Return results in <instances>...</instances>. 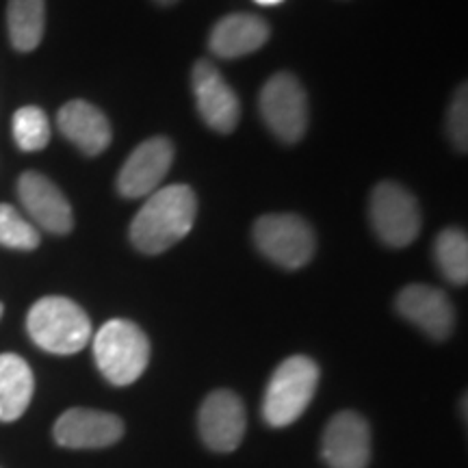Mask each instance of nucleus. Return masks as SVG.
Segmentation results:
<instances>
[{
    "label": "nucleus",
    "instance_id": "obj_1",
    "mask_svg": "<svg viewBox=\"0 0 468 468\" xmlns=\"http://www.w3.org/2000/svg\"><path fill=\"white\" fill-rule=\"evenodd\" d=\"M197 200L189 185H169L148 196L131 224V241L144 254H161L189 234Z\"/></svg>",
    "mask_w": 468,
    "mask_h": 468
},
{
    "label": "nucleus",
    "instance_id": "obj_2",
    "mask_svg": "<svg viewBox=\"0 0 468 468\" xmlns=\"http://www.w3.org/2000/svg\"><path fill=\"white\" fill-rule=\"evenodd\" d=\"M27 330L33 343L50 354H76L91 341V321L79 303L68 297H44L28 310Z\"/></svg>",
    "mask_w": 468,
    "mask_h": 468
},
{
    "label": "nucleus",
    "instance_id": "obj_3",
    "mask_svg": "<svg viewBox=\"0 0 468 468\" xmlns=\"http://www.w3.org/2000/svg\"><path fill=\"white\" fill-rule=\"evenodd\" d=\"M93 358L111 384L128 386L148 368L150 341L133 321H107L93 336Z\"/></svg>",
    "mask_w": 468,
    "mask_h": 468
},
{
    "label": "nucleus",
    "instance_id": "obj_4",
    "mask_svg": "<svg viewBox=\"0 0 468 468\" xmlns=\"http://www.w3.org/2000/svg\"><path fill=\"white\" fill-rule=\"evenodd\" d=\"M319 386V367L308 356H292L276 368L269 379L262 417L271 427L295 423L306 412Z\"/></svg>",
    "mask_w": 468,
    "mask_h": 468
},
{
    "label": "nucleus",
    "instance_id": "obj_5",
    "mask_svg": "<svg viewBox=\"0 0 468 468\" xmlns=\"http://www.w3.org/2000/svg\"><path fill=\"white\" fill-rule=\"evenodd\" d=\"M254 241L259 250L284 269H300L317 250L313 228L297 215H265L256 221Z\"/></svg>",
    "mask_w": 468,
    "mask_h": 468
},
{
    "label": "nucleus",
    "instance_id": "obj_6",
    "mask_svg": "<svg viewBox=\"0 0 468 468\" xmlns=\"http://www.w3.org/2000/svg\"><path fill=\"white\" fill-rule=\"evenodd\" d=\"M371 226L390 248H406L420 232L417 197L397 183H379L371 193Z\"/></svg>",
    "mask_w": 468,
    "mask_h": 468
},
{
    "label": "nucleus",
    "instance_id": "obj_7",
    "mask_svg": "<svg viewBox=\"0 0 468 468\" xmlns=\"http://www.w3.org/2000/svg\"><path fill=\"white\" fill-rule=\"evenodd\" d=\"M261 113L271 133L286 144L300 142L308 128V98L292 74H276L261 91Z\"/></svg>",
    "mask_w": 468,
    "mask_h": 468
},
{
    "label": "nucleus",
    "instance_id": "obj_8",
    "mask_svg": "<svg viewBox=\"0 0 468 468\" xmlns=\"http://www.w3.org/2000/svg\"><path fill=\"white\" fill-rule=\"evenodd\" d=\"M174 161V145L165 137H152L137 145L117 176V191L128 200L148 197L159 189Z\"/></svg>",
    "mask_w": 468,
    "mask_h": 468
},
{
    "label": "nucleus",
    "instance_id": "obj_9",
    "mask_svg": "<svg viewBox=\"0 0 468 468\" xmlns=\"http://www.w3.org/2000/svg\"><path fill=\"white\" fill-rule=\"evenodd\" d=\"M200 436L208 449L219 453H230L239 449L245 427H248V414L241 397L232 390H215L204 399L200 414H197Z\"/></svg>",
    "mask_w": 468,
    "mask_h": 468
},
{
    "label": "nucleus",
    "instance_id": "obj_10",
    "mask_svg": "<svg viewBox=\"0 0 468 468\" xmlns=\"http://www.w3.org/2000/svg\"><path fill=\"white\" fill-rule=\"evenodd\" d=\"M191 80L202 120L218 133L234 131L241 117V104L219 69L208 61H197Z\"/></svg>",
    "mask_w": 468,
    "mask_h": 468
},
{
    "label": "nucleus",
    "instance_id": "obj_11",
    "mask_svg": "<svg viewBox=\"0 0 468 468\" xmlns=\"http://www.w3.org/2000/svg\"><path fill=\"white\" fill-rule=\"evenodd\" d=\"M321 453L330 468H367L371 460V430L358 412H338L325 427Z\"/></svg>",
    "mask_w": 468,
    "mask_h": 468
},
{
    "label": "nucleus",
    "instance_id": "obj_12",
    "mask_svg": "<svg viewBox=\"0 0 468 468\" xmlns=\"http://www.w3.org/2000/svg\"><path fill=\"white\" fill-rule=\"evenodd\" d=\"M52 434L57 444L66 449H102L124 436V423L102 410L72 408L57 419Z\"/></svg>",
    "mask_w": 468,
    "mask_h": 468
},
{
    "label": "nucleus",
    "instance_id": "obj_13",
    "mask_svg": "<svg viewBox=\"0 0 468 468\" xmlns=\"http://www.w3.org/2000/svg\"><path fill=\"white\" fill-rule=\"evenodd\" d=\"M17 196L22 207L46 232L68 234L74 226L72 207L61 189L37 172H27L17 180Z\"/></svg>",
    "mask_w": 468,
    "mask_h": 468
},
{
    "label": "nucleus",
    "instance_id": "obj_14",
    "mask_svg": "<svg viewBox=\"0 0 468 468\" xmlns=\"http://www.w3.org/2000/svg\"><path fill=\"white\" fill-rule=\"evenodd\" d=\"M397 310L434 341H444L455 327L453 303L442 291L425 284H410L397 295Z\"/></svg>",
    "mask_w": 468,
    "mask_h": 468
},
{
    "label": "nucleus",
    "instance_id": "obj_15",
    "mask_svg": "<svg viewBox=\"0 0 468 468\" xmlns=\"http://www.w3.org/2000/svg\"><path fill=\"white\" fill-rule=\"evenodd\" d=\"M58 131L85 154L96 156L109 148L111 126L101 109L85 101H72L58 111Z\"/></svg>",
    "mask_w": 468,
    "mask_h": 468
},
{
    "label": "nucleus",
    "instance_id": "obj_16",
    "mask_svg": "<svg viewBox=\"0 0 468 468\" xmlns=\"http://www.w3.org/2000/svg\"><path fill=\"white\" fill-rule=\"evenodd\" d=\"M269 35H271V28L262 17L251 14H232L215 25L208 46L221 58H237L262 48Z\"/></svg>",
    "mask_w": 468,
    "mask_h": 468
},
{
    "label": "nucleus",
    "instance_id": "obj_17",
    "mask_svg": "<svg viewBox=\"0 0 468 468\" xmlns=\"http://www.w3.org/2000/svg\"><path fill=\"white\" fill-rule=\"evenodd\" d=\"M35 379L31 367L16 354H0V420L9 423L27 412L33 399Z\"/></svg>",
    "mask_w": 468,
    "mask_h": 468
},
{
    "label": "nucleus",
    "instance_id": "obj_18",
    "mask_svg": "<svg viewBox=\"0 0 468 468\" xmlns=\"http://www.w3.org/2000/svg\"><path fill=\"white\" fill-rule=\"evenodd\" d=\"M9 39L16 50L31 52L39 46L46 28L44 0H9L7 3Z\"/></svg>",
    "mask_w": 468,
    "mask_h": 468
},
{
    "label": "nucleus",
    "instance_id": "obj_19",
    "mask_svg": "<svg viewBox=\"0 0 468 468\" xmlns=\"http://www.w3.org/2000/svg\"><path fill=\"white\" fill-rule=\"evenodd\" d=\"M436 262L442 276L453 284H466L468 280V241L458 228H447L436 239Z\"/></svg>",
    "mask_w": 468,
    "mask_h": 468
},
{
    "label": "nucleus",
    "instance_id": "obj_20",
    "mask_svg": "<svg viewBox=\"0 0 468 468\" xmlns=\"http://www.w3.org/2000/svg\"><path fill=\"white\" fill-rule=\"evenodd\" d=\"M14 139L25 152L44 150L50 142V122L39 107H22L14 115Z\"/></svg>",
    "mask_w": 468,
    "mask_h": 468
},
{
    "label": "nucleus",
    "instance_id": "obj_21",
    "mask_svg": "<svg viewBox=\"0 0 468 468\" xmlns=\"http://www.w3.org/2000/svg\"><path fill=\"white\" fill-rule=\"evenodd\" d=\"M0 245L22 251L35 250L39 245L37 228L22 218L11 204H0Z\"/></svg>",
    "mask_w": 468,
    "mask_h": 468
},
{
    "label": "nucleus",
    "instance_id": "obj_22",
    "mask_svg": "<svg viewBox=\"0 0 468 468\" xmlns=\"http://www.w3.org/2000/svg\"><path fill=\"white\" fill-rule=\"evenodd\" d=\"M447 128L452 134V142L460 152H466L468 144V102H466V87H460L455 93L452 109H449Z\"/></svg>",
    "mask_w": 468,
    "mask_h": 468
},
{
    "label": "nucleus",
    "instance_id": "obj_23",
    "mask_svg": "<svg viewBox=\"0 0 468 468\" xmlns=\"http://www.w3.org/2000/svg\"><path fill=\"white\" fill-rule=\"evenodd\" d=\"M254 3L262 5V7H271V5H280V3H284V0H254Z\"/></svg>",
    "mask_w": 468,
    "mask_h": 468
},
{
    "label": "nucleus",
    "instance_id": "obj_24",
    "mask_svg": "<svg viewBox=\"0 0 468 468\" xmlns=\"http://www.w3.org/2000/svg\"><path fill=\"white\" fill-rule=\"evenodd\" d=\"M156 3L165 5V7H167V5H176V3H178V0H156Z\"/></svg>",
    "mask_w": 468,
    "mask_h": 468
},
{
    "label": "nucleus",
    "instance_id": "obj_25",
    "mask_svg": "<svg viewBox=\"0 0 468 468\" xmlns=\"http://www.w3.org/2000/svg\"><path fill=\"white\" fill-rule=\"evenodd\" d=\"M0 317H3V303H0Z\"/></svg>",
    "mask_w": 468,
    "mask_h": 468
}]
</instances>
